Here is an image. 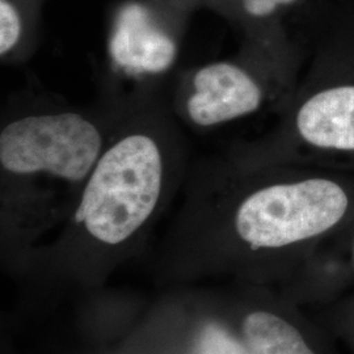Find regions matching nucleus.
Wrapping results in <instances>:
<instances>
[{
	"mask_svg": "<svg viewBox=\"0 0 354 354\" xmlns=\"http://www.w3.org/2000/svg\"><path fill=\"white\" fill-rule=\"evenodd\" d=\"M162 121L133 122L106 143L48 257L95 282L133 252L174 188L176 150Z\"/></svg>",
	"mask_w": 354,
	"mask_h": 354,
	"instance_id": "f257e3e1",
	"label": "nucleus"
},
{
	"mask_svg": "<svg viewBox=\"0 0 354 354\" xmlns=\"http://www.w3.org/2000/svg\"><path fill=\"white\" fill-rule=\"evenodd\" d=\"M311 64L283 102L279 125L239 147L243 167L354 168V0H315Z\"/></svg>",
	"mask_w": 354,
	"mask_h": 354,
	"instance_id": "f03ea898",
	"label": "nucleus"
},
{
	"mask_svg": "<svg viewBox=\"0 0 354 354\" xmlns=\"http://www.w3.org/2000/svg\"><path fill=\"white\" fill-rule=\"evenodd\" d=\"M219 231L244 251L276 252L317 239L340 226L353 209V185L342 175L297 165L243 167Z\"/></svg>",
	"mask_w": 354,
	"mask_h": 354,
	"instance_id": "7ed1b4c3",
	"label": "nucleus"
},
{
	"mask_svg": "<svg viewBox=\"0 0 354 354\" xmlns=\"http://www.w3.org/2000/svg\"><path fill=\"white\" fill-rule=\"evenodd\" d=\"M105 146L102 129L82 113L26 114L1 127V176L46 177L79 192Z\"/></svg>",
	"mask_w": 354,
	"mask_h": 354,
	"instance_id": "20e7f679",
	"label": "nucleus"
},
{
	"mask_svg": "<svg viewBox=\"0 0 354 354\" xmlns=\"http://www.w3.org/2000/svg\"><path fill=\"white\" fill-rule=\"evenodd\" d=\"M176 44L152 23L147 10L129 3L121 8L109 39V54L115 66L134 74H159L176 59Z\"/></svg>",
	"mask_w": 354,
	"mask_h": 354,
	"instance_id": "39448f33",
	"label": "nucleus"
},
{
	"mask_svg": "<svg viewBox=\"0 0 354 354\" xmlns=\"http://www.w3.org/2000/svg\"><path fill=\"white\" fill-rule=\"evenodd\" d=\"M241 333L251 354H315L291 323L266 310L247 314Z\"/></svg>",
	"mask_w": 354,
	"mask_h": 354,
	"instance_id": "423d86ee",
	"label": "nucleus"
},
{
	"mask_svg": "<svg viewBox=\"0 0 354 354\" xmlns=\"http://www.w3.org/2000/svg\"><path fill=\"white\" fill-rule=\"evenodd\" d=\"M311 0H230L231 8L248 29V39L263 44L286 42L279 17L292 7Z\"/></svg>",
	"mask_w": 354,
	"mask_h": 354,
	"instance_id": "0eeeda50",
	"label": "nucleus"
},
{
	"mask_svg": "<svg viewBox=\"0 0 354 354\" xmlns=\"http://www.w3.org/2000/svg\"><path fill=\"white\" fill-rule=\"evenodd\" d=\"M185 354H251L244 342L216 322H205L194 333Z\"/></svg>",
	"mask_w": 354,
	"mask_h": 354,
	"instance_id": "6e6552de",
	"label": "nucleus"
},
{
	"mask_svg": "<svg viewBox=\"0 0 354 354\" xmlns=\"http://www.w3.org/2000/svg\"><path fill=\"white\" fill-rule=\"evenodd\" d=\"M21 36V20L10 0H0V54L1 57L16 48Z\"/></svg>",
	"mask_w": 354,
	"mask_h": 354,
	"instance_id": "1a4fd4ad",
	"label": "nucleus"
},
{
	"mask_svg": "<svg viewBox=\"0 0 354 354\" xmlns=\"http://www.w3.org/2000/svg\"><path fill=\"white\" fill-rule=\"evenodd\" d=\"M352 261H353V266H354V238L352 239Z\"/></svg>",
	"mask_w": 354,
	"mask_h": 354,
	"instance_id": "9d476101",
	"label": "nucleus"
}]
</instances>
